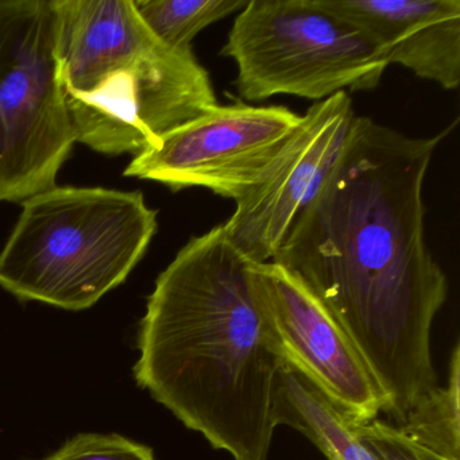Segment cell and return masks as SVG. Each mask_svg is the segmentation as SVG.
Masks as SVG:
<instances>
[{
  "mask_svg": "<svg viewBox=\"0 0 460 460\" xmlns=\"http://www.w3.org/2000/svg\"><path fill=\"white\" fill-rule=\"evenodd\" d=\"M447 133L416 138L355 117L341 160L273 258L351 339L395 424L438 386L430 331L448 285L425 242L422 188Z\"/></svg>",
  "mask_w": 460,
  "mask_h": 460,
  "instance_id": "1",
  "label": "cell"
},
{
  "mask_svg": "<svg viewBox=\"0 0 460 460\" xmlns=\"http://www.w3.org/2000/svg\"><path fill=\"white\" fill-rule=\"evenodd\" d=\"M277 427L303 433L328 460H378L355 435L338 406L287 359L277 376L273 401Z\"/></svg>",
  "mask_w": 460,
  "mask_h": 460,
  "instance_id": "11",
  "label": "cell"
},
{
  "mask_svg": "<svg viewBox=\"0 0 460 460\" xmlns=\"http://www.w3.org/2000/svg\"><path fill=\"white\" fill-rule=\"evenodd\" d=\"M363 34L389 66L456 90L460 83V0H317Z\"/></svg>",
  "mask_w": 460,
  "mask_h": 460,
  "instance_id": "10",
  "label": "cell"
},
{
  "mask_svg": "<svg viewBox=\"0 0 460 460\" xmlns=\"http://www.w3.org/2000/svg\"><path fill=\"white\" fill-rule=\"evenodd\" d=\"M222 56L235 61V87L247 102L290 95L317 103L371 91L389 68L359 31L317 0H247Z\"/></svg>",
  "mask_w": 460,
  "mask_h": 460,
  "instance_id": "6",
  "label": "cell"
},
{
  "mask_svg": "<svg viewBox=\"0 0 460 460\" xmlns=\"http://www.w3.org/2000/svg\"><path fill=\"white\" fill-rule=\"evenodd\" d=\"M355 117L349 93L314 103L301 115L300 125L260 181L235 201V211L223 228L252 262L276 257L341 160Z\"/></svg>",
  "mask_w": 460,
  "mask_h": 460,
  "instance_id": "8",
  "label": "cell"
},
{
  "mask_svg": "<svg viewBox=\"0 0 460 460\" xmlns=\"http://www.w3.org/2000/svg\"><path fill=\"white\" fill-rule=\"evenodd\" d=\"M145 25L158 40L177 50H192L199 33L239 13L247 0H133Z\"/></svg>",
  "mask_w": 460,
  "mask_h": 460,
  "instance_id": "13",
  "label": "cell"
},
{
  "mask_svg": "<svg viewBox=\"0 0 460 460\" xmlns=\"http://www.w3.org/2000/svg\"><path fill=\"white\" fill-rule=\"evenodd\" d=\"M351 429L378 460H448L411 440L395 425L379 419L351 425Z\"/></svg>",
  "mask_w": 460,
  "mask_h": 460,
  "instance_id": "15",
  "label": "cell"
},
{
  "mask_svg": "<svg viewBox=\"0 0 460 460\" xmlns=\"http://www.w3.org/2000/svg\"><path fill=\"white\" fill-rule=\"evenodd\" d=\"M252 261L222 226L193 236L155 279L134 378L234 460H268L287 355L252 287Z\"/></svg>",
  "mask_w": 460,
  "mask_h": 460,
  "instance_id": "2",
  "label": "cell"
},
{
  "mask_svg": "<svg viewBox=\"0 0 460 460\" xmlns=\"http://www.w3.org/2000/svg\"><path fill=\"white\" fill-rule=\"evenodd\" d=\"M41 460H155V451L118 433H79Z\"/></svg>",
  "mask_w": 460,
  "mask_h": 460,
  "instance_id": "14",
  "label": "cell"
},
{
  "mask_svg": "<svg viewBox=\"0 0 460 460\" xmlns=\"http://www.w3.org/2000/svg\"><path fill=\"white\" fill-rule=\"evenodd\" d=\"M61 79L77 144L133 155L217 104L192 50L164 44L133 0H58Z\"/></svg>",
  "mask_w": 460,
  "mask_h": 460,
  "instance_id": "3",
  "label": "cell"
},
{
  "mask_svg": "<svg viewBox=\"0 0 460 460\" xmlns=\"http://www.w3.org/2000/svg\"><path fill=\"white\" fill-rule=\"evenodd\" d=\"M460 349L455 346L448 379L420 398L395 427L448 460H460Z\"/></svg>",
  "mask_w": 460,
  "mask_h": 460,
  "instance_id": "12",
  "label": "cell"
},
{
  "mask_svg": "<svg viewBox=\"0 0 460 460\" xmlns=\"http://www.w3.org/2000/svg\"><path fill=\"white\" fill-rule=\"evenodd\" d=\"M75 144L58 0H0V203L56 187Z\"/></svg>",
  "mask_w": 460,
  "mask_h": 460,
  "instance_id": "5",
  "label": "cell"
},
{
  "mask_svg": "<svg viewBox=\"0 0 460 460\" xmlns=\"http://www.w3.org/2000/svg\"><path fill=\"white\" fill-rule=\"evenodd\" d=\"M252 287L287 359L311 378L351 425L386 411L362 355L322 301L279 263L250 266Z\"/></svg>",
  "mask_w": 460,
  "mask_h": 460,
  "instance_id": "9",
  "label": "cell"
},
{
  "mask_svg": "<svg viewBox=\"0 0 460 460\" xmlns=\"http://www.w3.org/2000/svg\"><path fill=\"white\" fill-rule=\"evenodd\" d=\"M300 122L301 115L285 106L215 104L136 155L123 176L160 182L173 192L206 188L238 201Z\"/></svg>",
  "mask_w": 460,
  "mask_h": 460,
  "instance_id": "7",
  "label": "cell"
},
{
  "mask_svg": "<svg viewBox=\"0 0 460 460\" xmlns=\"http://www.w3.org/2000/svg\"><path fill=\"white\" fill-rule=\"evenodd\" d=\"M157 227L141 190L56 185L23 201L0 252V288L23 303L93 308L128 279Z\"/></svg>",
  "mask_w": 460,
  "mask_h": 460,
  "instance_id": "4",
  "label": "cell"
}]
</instances>
